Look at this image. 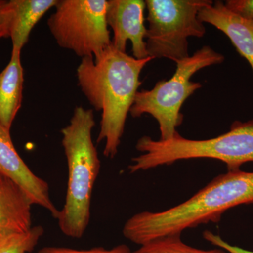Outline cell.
Segmentation results:
<instances>
[{
    "label": "cell",
    "instance_id": "1",
    "mask_svg": "<svg viewBox=\"0 0 253 253\" xmlns=\"http://www.w3.org/2000/svg\"><path fill=\"white\" fill-rule=\"evenodd\" d=\"M153 60L137 59L111 44L99 57L82 59L78 85L89 104L101 112L97 143L104 141L105 157L117 155L126 120L141 86L140 75Z\"/></svg>",
    "mask_w": 253,
    "mask_h": 253
},
{
    "label": "cell",
    "instance_id": "2",
    "mask_svg": "<svg viewBox=\"0 0 253 253\" xmlns=\"http://www.w3.org/2000/svg\"><path fill=\"white\" fill-rule=\"evenodd\" d=\"M253 204V172L228 171L177 206L161 212L136 213L123 226L125 237L142 245L186 229L218 222L231 208Z\"/></svg>",
    "mask_w": 253,
    "mask_h": 253
},
{
    "label": "cell",
    "instance_id": "3",
    "mask_svg": "<svg viewBox=\"0 0 253 253\" xmlns=\"http://www.w3.org/2000/svg\"><path fill=\"white\" fill-rule=\"evenodd\" d=\"M94 126L93 110L77 106L69 124L61 129L68 180L66 201L57 219L63 234L74 239L83 237L89 225L91 194L101 168L92 140Z\"/></svg>",
    "mask_w": 253,
    "mask_h": 253
},
{
    "label": "cell",
    "instance_id": "4",
    "mask_svg": "<svg viewBox=\"0 0 253 253\" xmlns=\"http://www.w3.org/2000/svg\"><path fill=\"white\" fill-rule=\"evenodd\" d=\"M136 149L141 154L132 158L128 167L130 173L196 158L217 160L225 163L228 171L239 170L245 163H253V119L234 121L227 132L203 140L179 134L166 140L144 136L136 142Z\"/></svg>",
    "mask_w": 253,
    "mask_h": 253
},
{
    "label": "cell",
    "instance_id": "5",
    "mask_svg": "<svg viewBox=\"0 0 253 253\" xmlns=\"http://www.w3.org/2000/svg\"><path fill=\"white\" fill-rule=\"evenodd\" d=\"M224 56L210 46L197 50L192 56L176 63L175 73L168 81H158L150 90L138 91L130 111L132 118L144 114L154 117L159 125L161 138L166 140L179 134L176 128L182 124L181 107L195 91L202 87L191 81L195 73L203 68L221 64Z\"/></svg>",
    "mask_w": 253,
    "mask_h": 253
},
{
    "label": "cell",
    "instance_id": "6",
    "mask_svg": "<svg viewBox=\"0 0 253 253\" xmlns=\"http://www.w3.org/2000/svg\"><path fill=\"white\" fill-rule=\"evenodd\" d=\"M205 0H146L147 9L146 48L150 57L177 63L186 59L191 37L206 33L198 14Z\"/></svg>",
    "mask_w": 253,
    "mask_h": 253
},
{
    "label": "cell",
    "instance_id": "7",
    "mask_svg": "<svg viewBox=\"0 0 253 253\" xmlns=\"http://www.w3.org/2000/svg\"><path fill=\"white\" fill-rule=\"evenodd\" d=\"M106 0H58L47 25L58 45L82 59L99 57L112 44Z\"/></svg>",
    "mask_w": 253,
    "mask_h": 253
},
{
    "label": "cell",
    "instance_id": "8",
    "mask_svg": "<svg viewBox=\"0 0 253 253\" xmlns=\"http://www.w3.org/2000/svg\"><path fill=\"white\" fill-rule=\"evenodd\" d=\"M146 3L143 0H109L106 11L108 26L113 31L112 45L126 52V43H131L133 56L149 57L146 48L144 24Z\"/></svg>",
    "mask_w": 253,
    "mask_h": 253
},
{
    "label": "cell",
    "instance_id": "9",
    "mask_svg": "<svg viewBox=\"0 0 253 253\" xmlns=\"http://www.w3.org/2000/svg\"><path fill=\"white\" fill-rule=\"evenodd\" d=\"M10 131L0 124V174L21 187L33 204L44 208L57 219L60 211L51 201L48 183L23 161L14 147Z\"/></svg>",
    "mask_w": 253,
    "mask_h": 253
},
{
    "label": "cell",
    "instance_id": "10",
    "mask_svg": "<svg viewBox=\"0 0 253 253\" xmlns=\"http://www.w3.org/2000/svg\"><path fill=\"white\" fill-rule=\"evenodd\" d=\"M200 21L209 23L230 40L236 51L249 62L253 72V21L228 9L221 1L205 0L198 14Z\"/></svg>",
    "mask_w": 253,
    "mask_h": 253
},
{
    "label": "cell",
    "instance_id": "11",
    "mask_svg": "<svg viewBox=\"0 0 253 253\" xmlns=\"http://www.w3.org/2000/svg\"><path fill=\"white\" fill-rule=\"evenodd\" d=\"M32 205L21 187L0 174V237L31 230Z\"/></svg>",
    "mask_w": 253,
    "mask_h": 253
},
{
    "label": "cell",
    "instance_id": "12",
    "mask_svg": "<svg viewBox=\"0 0 253 253\" xmlns=\"http://www.w3.org/2000/svg\"><path fill=\"white\" fill-rule=\"evenodd\" d=\"M21 50L12 48L6 68L0 73V124L11 130L23 101L24 75Z\"/></svg>",
    "mask_w": 253,
    "mask_h": 253
},
{
    "label": "cell",
    "instance_id": "13",
    "mask_svg": "<svg viewBox=\"0 0 253 253\" xmlns=\"http://www.w3.org/2000/svg\"><path fill=\"white\" fill-rule=\"evenodd\" d=\"M58 0H10L14 17L11 23L10 38L12 48L22 50L27 44L31 31L37 23Z\"/></svg>",
    "mask_w": 253,
    "mask_h": 253
},
{
    "label": "cell",
    "instance_id": "14",
    "mask_svg": "<svg viewBox=\"0 0 253 253\" xmlns=\"http://www.w3.org/2000/svg\"><path fill=\"white\" fill-rule=\"evenodd\" d=\"M131 253H226L221 249L201 250L186 244L181 235L164 236L142 245Z\"/></svg>",
    "mask_w": 253,
    "mask_h": 253
},
{
    "label": "cell",
    "instance_id": "15",
    "mask_svg": "<svg viewBox=\"0 0 253 253\" xmlns=\"http://www.w3.org/2000/svg\"><path fill=\"white\" fill-rule=\"evenodd\" d=\"M42 226H33L23 234H9L0 237V253H29L44 234Z\"/></svg>",
    "mask_w": 253,
    "mask_h": 253
},
{
    "label": "cell",
    "instance_id": "16",
    "mask_svg": "<svg viewBox=\"0 0 253 253\" xmlns=\"http://www.w3.org/2000/svg\"><path fill=\"white\" fill-rule=\"evenodd\" d=\"M129 248L122 244L111 249H105L102 247H96L88 250H78L71 248L48 246L40 250L38 253H131Z\"/></svg>",
    "mask_w": 253,
    "mask_h": 253
},
{
    "label": "cell",
    "instance_id": "17",
    "mask_svg": "<svg viewBox=\"0 0 253 253\" xmlns=\"http://www.w3.org/2000/svg\"><path fill=\"white\" fill-rule=\"evenodd\" d=\"M14 11L10 1L0 0V40L10 38Z\"/></svg>",
    "mask_w": 253,
    "mask_h": 253
},
{
    "label": "cell",
    "instance_id": "18",
    "mask_svg": "<svg viewBox=\"0 0 253 253\" xmlns=\"http://www.w3.org/2000/svg\"><path fill=\"white\" fill-rule=\"evenodd\" d=\"M224 4L241 17L253 21V0H227Z\"/></svg>",
    "mask_w": 253,
    "mask_h": 253
},
{
    "label": "cell",
    "instance_id": "19",
    "mask_svg": "<svg viewBox=\"0 0 253 253\" xmlns=\"http://www.w3.org/2000/svg\"><path fill=\"white\" fill-rule=\"evenodd\" d=\"M203 236L206 241L211 243L213 246H217L219 249L225 251L226 252L229 253H253V251H248V250L241 249L238 246L229 244V243L221 239L220 236L214 234L212 231H205Z\"/></svg>",
    "mask_w": 253,
    "mask_h": 253
}]
</instances>
